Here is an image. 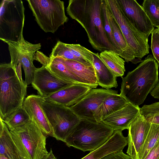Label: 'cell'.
<instances>
[{
  "mask_svg": "<svg viewBox=\"0 0 159 159\" xmlns=\"http://www.w3.org/2000/svg\"><path fill=\"white\" fill-rule=\"evenodd\" d=\"M102 0H69L66 12L84 29L93 48L101 52L112 51L120 57L105 32L102 22Z\"/></svg>",
  "mask_w": 159,
  "mask_h": 159,
  "instance_id": "1",
  "label": "cell"
},
{
  "mask_svg": "<svg viewBox=\"0 0 159 159\" xmlns=\"http://www.w3.org/2000/svg\"><path fill=\"white\" fill-rule=\"evenodd\" d=\"M158 67L153 56L148 55L122 78L120 94L129 103L139 107L159 82Z\"/></svg>",
  "mask_w": 159,
  "mask_h": 159,
  "instance_id": "2",
  "label": "cell"
},
{
  "mask_svg": "<svg viewBox=\"0 0 159 159\" xmlns=\"http://www.w3.org/2000/svg\"><path fill=\"white\" fill-rule=\"evenodd\" d=\"M27 87L10 63L0 65V118L4 120L22 106Z\"/></svg>",
  "mask_w": 159,
  "mask_h": 159,
  "instance_id": "3",
  "label": "cell"
},
{
  "mask_svg": "<svg viewBox=\"0 0 159 159\" xmlns=\"http://www.w3.org/2000/svg\"><path fill=\"white\" fill-rule=\"evenodd\" d=\"M102 122L81 119L66 138L65 143L83 152L93 151L104 144L114 132Z\"/></svg>",
  "mask_w": 159,
  "mask_h": 159,
  "instance_id": "4",
  "label": "cell"
},
{
  "mask_svg": "<svg viewBox=\"0 0 159 159\" xmlns=\"http://www.w3.org/2000/svg\"><path fill=\"white\" fill-rule=\"evenodd\" d=\"M10 131L20 159H46L47 136L33 121Z\"/></svg>",
  "mask_w": 159,
  "mask_h": 159,
  "instance_id": "5",
  "label": "cell"
},
{
  "mask_svg": "<svg viewBox=\"0 0 159 159\" xmlns=\"http://www.w3.org/2000/svg\"><path fill=\"white\" fill-rule=\"evenodd\" d=\"M25 8L21 0H3L0 3V39L19 42L23 36Z\"/></svg>",
  "mask_w": 159,
  "mask_h": 159,
  "instance_id": "6",
  "label": "cell"
},
{
  "mask_svg": "<svg viewBox=\"0 0 159 159\" xmlns=\"http://www.w3.org/2000/svg\"><path fill=\"white\" fill-rule=\"evenodd\" d=\"M29 8L40 28L45 32L54 33L69 20L64 2L60 0H27Z\"/></svg>",
  "mask_w": 159,
  "mask_h": 159,
  "instance_id": "7",
  "label": "cell"
},
{
  "mask_svg": "<svg viewBox=\"0 0 159 159\" xmlns=\"http://www.w3.org/2000/svg\"><path fill=\"white\" fill-rule=\"evenodd\" d=\"M8 46L11 57L10 63L16 70L21 81V67L22 66L25 76L24 83L27 87L31 84L34 80V72L37 68L34 66L36 52L41 48L40 43L34 44L26 41L22 36L20 41L15 42L5 41Z\"/></svg>",
  "mask_w": 159,
  "mask_h": 159,
  "instance_id": "8",
  "label": "cell"
},
{
  "mask_svg": "<svg viewBox=\"0 0 159 159\" xmlns=\"http://www.w3.org/2000/svg\"><path fill=\"white\" fill-rule=\"evenodd\" d=\"M43 107L52 128L53 137L65 143L81 119L70 107L45 100Z\"/></svg>",
  "mask_w": 159,
  "mask_h": 159,
  "instance_id": "9",
  "label": "cell"
},
{
  "mask_svg": "<svg viewBox=\"0 0 159 159\" xmlns=\"http://www.w3.org/2000/svg\"><path fill=\"white\" fill-rule=\"evenodd\" d=\"M105 1L128 44L134 52L135 57L141 59L149 53L148 39L138 31L128 20L117 0Z\"/></svg>",
  "mask_w": 159,
  "mask_h": 159,
  "instance_id": "10",
  "label": "cell"
},
{
  "mask_svg": "<svg viewBox=\"0 0 159 159\" xmlns=\"http://www.w3.org/2000/svg\"><path fill=\"white\" fill-rule=\"evenodd\" d=\"M116 90L92 89L77 103L70 108L81 119L96 121L94 115L100 105L108 96L118 94Z\"/></svg>",
  "mask_w": 159,
  "mask_h": 159,
  "instance_id": "11",
  "label": "cell"
},
{
  "mask_svg": "<svg viewBox=\"0 0 159 159\" xmlns=\"http://www.w3.org/2000/svg\"><path fill=\"white\" fill-rule=\"evenodd\" d=\"M126 18L129 22L147 38L154 29L149 19L135 0H117Z\"/></svg>",
  "mask_w": 159,
  "mask_h": 159,
  "instance_id": "12",
  "label": "cell"
},
{
  "mask_svg": "<svg viewBox=\"0 0 159 159\" xmlns=\"http://www.w3.org/2000/svg\"><path fill=\"white\" fill-rule=\"evenodd\" d=\"M151 124L140 113L130 124L128 129L126 153L132 159H137Z\"/></svg>",
  "mask_w": 159,
  "mask_h": 159,
  "instance_id": "13",
  "label": "cell"
},
{
  "mask_svg": "<svg viewBox=\"0 0 159 159\" xmlns=\"http://www.w3.org/2000/svg\"><path fill=\"white\" fill-rule=\"evenodd\" d=\"M45 99L39 95L31 94L25 99L23 107L31 120L34 123L46 136L53 137L52 128L44 111L43 104Z\"/></svg>",
  "mask_w": 159,
  "mask_h": 159,
  "instance_id": "14",
  "label": "cell"
},
{
  "mask_svg": "<svg viewBox=\"0 0 159 159\" xmlns=\"http://www.w3.org/2000/svg\"><path fill=\"white\" fill-rule=\"evenodd\" d=\"M72 84L66 83L55 76L46 66L37 68L34 72L32 87L38 95L45 97Z\"/></svg>",
  "mask_w": 159,
  "mask_h": 159,
  "instance_id": "15",
  "label": "cell"
},
{
  "mask_svg": "<svg viewBox=\"0 0 159 159\" xmlns=\"http://www.w3.org/2000/svg\"><path fill=\"white\" fill-rule=\"evenodd\" d=\"M92 89L86 85L72 84L44 98L46 100L70 107L77 103Z\"/></svg>",
  "mask_w": 159,
  "mask_h": 159,
  "instance_id": "16",
  "label": "cell"
},
{
  "mask_svg": "<svg viewBox=\"0 0 159 159\" xmlns=\"http://www.w3.org/2000/svg\"><path fill=\"white\" fill-rule=\"evenodd\" d=\"M140 108L129 102L121 109L102 119L101 122L114 131L128 129L131 123L139 113Z\"/></svg>",
  "mask_w": 159,
  "mask_h": 159,
  "instance_id": "17",
  "label": "cell"
},
{
  "mask_svg": "<svg viewBox=\"0 0 159 159\" xmlns=\"http://www.w3.org/2000/svg\"><path fill=\"white\" fill-rule=\"evenodd\" d=\"M128 143L127 137L124 136L122 131L115 130L104 144L81 159H100L111 153L123 151Z\"/></svg>",
  "mask_w": 159,
  "mask_h": 159,
  "instance_id": "18",
  "label": "cell"
},
{
  "mask_svg": "<svg viewBox=\"0 0 159 159\" xmlns=\"http://www.w3.org/2000/svg\"><path fill=\"white\" fill-rule=\"evenodd\" d=\"M55 58L64 64L86 85L92 89L96 88L98 84L93 66L85 65L75 61L66 59L60 57Z\"/></svg>",
  "mask_w": 159,
  "mask_h": 159,
  "instance_id": "19",
  "label": "cell"
},
{
  "mask_svg": "<svg viewBox=\"0 0 159 159\" xmlns=\"http://www.w3.org/2000/svg\"><path fill=\"white\" fill-rule=\"evenodd\" d=\"M107 12L113 36L121 49L123 56V58L124 59L125 61L127 62L131 61L134 64L142 62V61L141 59L135 58L134 52L128 44L120 27L109 10L107 5Z\"/></svg>",
  "mask_w": 159,
  "mask_h": 159,
  "instance_id": "20",
  "label": "cell"
},
{
  "mask_svg": "<svg viewBox=\"0 0 159 159\" xmlns=\"http://www.w3.org/2000/svg\"><path fill=\"white\" fill-rule=\"evenodd\" d=\"M129 102L120 94H112L106 98L98 107L94 116L96 121L101 120L121 109Z\"/></svg>",
  "mask_w": 159,
  "mask_h": 159,
  "instance_id": "21",
  "label": "cell"
},
{
  "mask_svg": "<svg viewBox=\"0 0 159 159\" xmlns=\"http://www.w3.org/2000/svg\"><path fill=\"white\" fill-rule=\"evenodd\" d=\"M94 57L93 66L98 85L107 89L116 88L118 86L116 77L102 61L99 53H95Z\"/></svg>",
  "mask_w": 159,
  "mask_h": 159,
  "instance_id": "22",
  "label": "cell"
},
{
  "mask_svg": "<svg viewBox=\"0 0 159 159\" xmlns=\"http://www.w3.org/2000/svg\"><path fill=\"white\" fill-rule=\"evenodd\" d=\"M0 155L10 159H20L18 150L7 125L0 118Z\"/></svg>",
  "mask_w": 159,
  "mask_h": 159,
  "instance_id": "23",
  "label": "cell"
},
{
  "mask_svg": "<svg viewBox=\"0 0 159 159\" xmlns=\"http://www.w3.org/2000/svg\"><path fill=\"white\" fill-rule=\"evenodd\" d=\"M47 63L46 67L59 80L69 84L86 85L64 64L56 58L48 57Z\"/></svg>",
  "mask_w": 159,
  "mask_h": 159,
  "instance_id": "24",
  "label": "cell"
},
{
  "mask_svg": "<svg viewBox=\"0 0 159 159\" xmlns=\"http://www.w3.org/2000/svg\"><path fill=\"white\" fill-rule=\"evenodd\" d=\"M101 60L116 77H122L125 71L124 60L115 52L105 50L99 54Z\"/></svg>",
  "mask_w": 159,
  "mask_h": 159,
  "instance_id": "25",
  "label": "cell"
},
{
  "mask_svg": "<svg viewBox=\"0 0 159 159\" xmlns=\"http://www.w3.org/2000/svg\"><path fill=\"white\" fill-rule=\"evenodd\" d=\"M159 141V125L151 124L137 159H144Z\"/></svg>",
  "mask_w": 159,
  "mask_h": 159,
  "instance_id": "26",
  "label": "cell"
},
{
  "mask_svg": "<svg viewBox=\"0 0 159 159\" xmlns=\"http://www.w3.org/2000/svg\"><path fill=\"white\" fill-rule=\"evenodd\" d=\"M2 120L10 130L22 126L31 120L23 106Z\"/></svg>",
  "mask_w": 159,
  "mask_h": 159,
  "instance_id": "27",
  "label": "cell"
},
{
  "mask_svg": "<svg viewBox=\"0 0 159 159\" xmlns=\"http://www.w3.org/2000/svg\"><path fill=\"white\" fill-rule=\"evenodd\" d=\"M57 57L75 61L86 66H93L85 60L75 56L66 45V43L60 41L57 42L52 48L49 57L53 59Z\"/></svg>",
  "mask_w": 159,
  "mask_h": 159,
  "instance_id": "28",
  "label": "cell"
},
{
  "mask_svg": "<svg viewBox=\"0 0 159 159\" xmlns=\"http://www.w3.org/2000/svg\"><path fill=\"white\" fill-rule=\"evenodd\" d=\"M142 7L154 27L159 29V0H144Z\"/></svg>",
  "mask_w": 159,
  "mask_h": 159,
  "instance_id": "29",
  "label": "cell"
},
{
  "mask_svg": "<svg viewBox=\"0 0 159 159\" xmlns=\"http://www.w3.org/2000/svg\"><path fill=\"white\" fill-rule=\"evenodd\" d=\"M139 113L147 121L159 125V102L144 105L140 108Z\"/></svg>",
  "mask_w": 159,
  "mask_h": 159,
  "instance_id": "30",
  "label": "cell"
},
{
  "mask_svg": "<svg viewBox=\"0 0 159 159\" xmlns=\"http://www.w3.org/2000/svg\"><path fill=\"white\" fill-rule=\"evenodd\" d=\"M102 12L103 24L104 29L107 38L111 44L120 54V57L123 58L121 49L116 42L112 33L107 12V5L105 0H102Z\"/></svg>",
  "mask_w": 159,
  "mask_h": 159,
  "instance_id": "31",
  "label": "cell"
},
{
  "mask_svg": "<svg viewBox=\"0 0 159 159\" xmlns=\"http://www.w3.org/2000/svg\"><path fill=\"white\" fill-rule=\"evenodd\" d=\"M72 53L77 57L85 60L93 65L94 55L95 53L88 50L80 44H67Z\"/></svg>",
  "mask_w": 159,
  "mask_h": 159,
  "instance_id": "32",
  "label": "cell"
},
{
  "mask_svg": "<svg viewBox=\"0 0 159 159\" xmlns=\"http://www.w3.org/2000/svg\"><path fill=\"white\" fill-rule=\"evenodd\" d=\"M151 48L153 57L159 65V34L156 29L151 33Z\"/></svg>",
  "mask_w": 159,
  "mask_h": 159,
  "instance_id": "33",
  "label": "cell"
},
{
  "mask_svg": "<svg viewBox=\"0 0 159 159\" xmlns=\"http://www.w3.org/2000/svg\"><path fill=\"white\" fill-rule=\"evenodd\" d=\"M100 159H132L123 151L113 152L107 155Z\"/></svg>",
  "mask_w": 159,
  "mask_h": 159,
  "instance_id": "34",
  "label": "cell"
},
{
  "mask_svg": "<svg viewBox=\"0 0 159 159\" xmlns=\"http://www.w3.org/2000/svg\"><path fill=\"white\" fill-rule=\"evenodd\" d=\"M144 159H159V141Z\"/></svg>",
  "mask_w": 159,
  "mask_h": 159,
  "instance_id": "35",
  "label": "cell"
},
{
  "mask_svg": "<svg viewBox=\"0 0 159 159\" xmlns=\"http://www.w3.org/2000/svg\"><path fill=\"white\" fill-rule=\"evenodd\" d=\"M150 93L153 98L159 100V82L151 91Z\"/></svg>",
  "mask_w": 159,
  "mask_h": 159,
  "instance_id": "36",
  "label": "cell"
},
{
  "mask_svg": "<svg viewBox=\"0 0 159 159\" xmlns=\"http://www.w3.org/2000/svg\"><path fill=\"white\" fill-rule=\"evenodd\" d=\"M46 159H57L54 155L51 148L49 152Z\"/></svg>",
  "mask_w": 159,
  "mask_h": 159,
  "instance_id": "37",
  "label": "cell"
},
{
  "mask_svg": "<svg viewBox=\"0 0 159 159\" xmlns=\"http://www.w3.org/2000/svg\"><path fill=\"white\" fill-rule=\"evenodd\" d=\"M0 159H10L3 155H0Z\"/></svg>",
  "mask_w": 159,
  "mask_h": 159,
  "instance_id": "38",
  "label": "cell"
},
{
  "mask_svg": "<svg viewBox=\"0 0 159 159\" xmlns=\"http://www.w3.org/2000/svg\"><path fill=\"white\" fill-rule=\"evenodd\" d=\"M156 30H157V31L159 33V29H156Z\"/></svg>",
  "mask_w": 159,
  "mask_h": 159,
  "instance_id": "39",
  "label": "cell"
}]
</instances>
